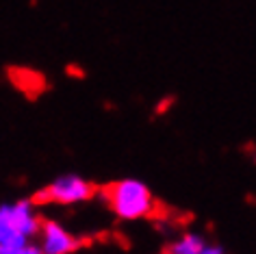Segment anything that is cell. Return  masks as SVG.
<instances>
[{
  "label": "cell",
  "instance_id": "cell-1",
  "mask_svg": "<svg viewBox=\"0 0 256 254\" xmlns=\"http://www.w3.org/2000/svg\"><path fill=\"white\" fill-rule=\"evenodd\" d=\"M104 202L113 208L115 215L122 220H168L172 218V211L163 202H158L150 189L139 180H115L98 189Z\"/></svg>",
  "mask_w": 256,
  "mask_h": 254
},
{
  "label": "cell",
  "instance_id": "cell-2",
  "mask_svg": "<svg viewBox=\"0 0 256 254\" xmlns=\"http://www.w3.org/2000/svg\"><path fill=\"white\" fill-rule=\"evenodd\" d=\"M40 215L30 200L0 206V254H18L40 232Z\"/></svg>",
  "mask_w": 256,
  "mask_h": 254
},
{
  "label": "cell",
  "instance_id": "cell-3",
  "mask_svg": "<svg viewBox=\"0 0 256 254\" xmlns=\"http://www.w3.org/2000/svg\"><path fill=\"white\" fill-rule=\"evenodd\" d=\"M98 194V187L80 176H61L54 182H50L46 189L33 196V204H74V202L89 200Z\"/></svg>",
  "mask_w": 256,
  "mask_h": 254
},
{
  "label": "cell",
  "instance_id": "cell-4",
  "mask_svg": "<svg viewBox=\"0 0 256 254\" xmlns=\"http://www.w3.org/2000/svg\"><path fill=\"white\" fill-rule=\"evenodd\" d=\"M40 246L44 254H72L76 248L82 246L80 239L70 234L61 224L52 220H42L40 224Z\"/></svg>",
  "mask_w": 256,
  "mask_h": 254
},
{
  "label": "cell",
  "instance_id": "cell-5",
  "mask_svg": "<svg viewBox=\"0 0 256 254\" xmlns=\"http://www.w3.org/2000/svg\"><path fill=\"white\" fill-rule=\"evenodd\" d=\"M14 85L20 92H24L28 98H37L42 92H46L48 82L44 78V74H40L37 70H28V68H14L9 72Z\"/></svg>",
  "mask_w": 256,
  "mask_h": 254
},
{
  "label": "cell",
  "instance_id": "cell-6",
  "mask_svg": "<svg viewBox=\"0 0 256 254\" xmlns=\"http://www.w3.org/2000/svg\"><path fill=\"white\" fill-rule=\"evenodd\" d=\"M202 248H204V244L200 241V237L187 234V237H182L180 241H176V244L170 248V252H174V254H200Z\"/></svg>",
  "mask_w": 256,
  "mask_h": 254
},
{
  "label": "cell",
  "instance_id": "cell-7",
  "mask_svg": "<svg viewBox=\"0 0 256 254\" xmlns=\"http://www.w3.org/2000/svg\"><path fill=\"white\" fill-rule=\"evenodd\" d=\"M18 254H44V252H42V248L37 246V244H30V241H28V244L24 246V248H22V250L18 252Z\"/></svg>",
  "mask_w": 256,
  "mask_h": 254
},
{
  "label": "cell",
  "instance_id": "cell-8",
  "mask_svg": "<svg viewBox=\"0 0 256 254\" xmlns=\"http://www.w3.org/2000/svg\"><path fill=\"white\" fill-rule=\"evenodd\" d=\"M172 102H174V98H165V100H161V106H156V113H158V116H161L163 111H168Z\"/></svg>",
  "mask_w": 256,
  "mask_h": 254
},
{
  "label": "cell",
  "instance_id": "cell-9",
  "mask_svg": "<svg viewBox=\"0 0 256 254\" xmlns=\"http://www.w3.org/2000/svg\"><path fill=\"white\" fill-rule=\"evenodd\" d=\"M78 66H70L68 68V74H74V76H78V78H82V76H85V72H78Z\"/></svg>",
  "mask_w": 256,
  "mask_h": 254
},
{
  "label": "cell",
  "instance_id": "cell-10",
  "mask_svg": "<svg viewBox=\"0 0 256 254\" xmlns=\"http://www.w3.org/2000/svg\"><path fill=\"white\" fill-rule=\"evenodd\" d=\"M200 254H224V252L220 250V248H206V246H204Z\"/></svg>",
  "mask_w": 256,
  "mask_h": 254
},
{
  "label": "cell",
  "instance_id": "cell-11",
  "mask_svg": "<svg viewBox=\"0 0 256 254\" xmlns=\"http://www.w3.org/2000/svg\"><path fill=\"white\" fill-rule=\"evenodd\" d=\"M163 254H174V252H170V250H165V252H163Z\"/></svg>",
  "mask_w": 256,
  "mask_h": 254
}]
</instances>
